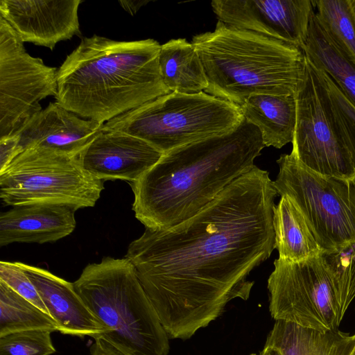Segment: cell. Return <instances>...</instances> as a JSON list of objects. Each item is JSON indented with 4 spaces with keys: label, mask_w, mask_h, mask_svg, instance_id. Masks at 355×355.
<instances>
[{
    "label": "cell",
    "mask_w": 355,
    "mask_h": 355,
    "mask_svg": "<svg viewBox=\"0 0 355 355\" xmlns=\"http://www.w3.org/2000/svg\"><path fill=\"white\" fill-rule=\"evenodd\" d=\"M254 166L193 217L166 230L145 229L126 258L171 338H190L235 298L247 300L250 272L275 248L277 195Z\"/></svg>",
    "instance_id": "6da1fadb"
},
{
    "label": "cell",
    "mask_w": 355,
    "mask_h": 355,
    "mask_svg": "<svg viewBox=\"0 0 355 355\" xmlns=\"http://www.w3.org/2000/svg\"><path fill=\"white\" fill-rule=\"evenodd\" d=\"M264 147L259 129L244 119L227 132L163 154L130 183L135 217L156 230L188 220L250 171Z\"/></svg>",
    "instance_id": "7a4b0ae2"
},
{
    "label": "cell",
    "mask_w": 355,
    "mask_h": 355,
    "mask_svg": "<svg viewBox=\"0 0 355 355\" xmlns=\"http://www.w3.org/2000/svg\"><path fill=\"white\" fill-rule=\"evenodd\" d=\"M153 39L83 37L58 70L56 102L80 117L104 124L171 92L159 70Z\"/></svg>",
    "instance_id": "3957f363"
},
{
    "label": "cell",
    "mask_w": 355,
    "mask_h": 355,
    "mask_svg": "<svg viewBox=\"0 0 355 355\" xmlns=\"http://www.w3.org/2000/svg\"><path fill=\"white\" fill-rule=\"evenodd\" d=\"M191 43L207 78L205 92L239 107L256 94L295 96L306 76L300 48L220 21Z\"/></svg>",
    "instance_id": "277c9868"
},
{
    "label": "cell",
    "mask_w": 355,
    "mask_h": 355,
    "mask_svg": "<svg viewBox=\"0 0 355 355\" xmlns=\"http://www.w3.org/2000/svg\"><path fill=\"white\" fill-rule=\"evenodd\" d=\"M104 329L100 336L124 355H167L169 337L126 257L88 264L73 283Z\"/></svg>",
    "instance_id": "5b68a950"
},
{
    "label": "cell",
    "mask_w": 355,
    "mask_h": 355,
    "mask_svg": "<svg viewBox=\"0 0 355 355\" xmlns=\"http://www.w3.org/2000/svg\"><path fill=\"white\" fill-rule=\"evenodd\" d=\"M243 119L239 106L205 92H170L108 121L101 131L129 134L164 154L227 132Z\"/></svg>",
    "instance_id": "8992f818"
},
{
    "label": "cell",
    "mask_w": 355,
    "mask_h": 355,
    "mask_svg": "<svg viewBox=\"0 0 355 355\" xmlns=\"http://www.w3.org/2000/svg\"><path fill=\"white\" fill-rule=\"evenodd\" d=\"M104 189V181L87 172L78 156L53 148L25 149L0 171V197L19 206L59 204L76 210L94 207Z\"/></svg>",
    "instance_id": "52a82bcc"
},
{
    "label": "cell",
    "mask_w": 355,
    "mask_h": 355,
    "mask_svg": "<svg viewBox=\"0 0 355 355\" xmlns=\"http://www.w3.org/2000/svg\"><path fill=\"white\" fill-rule=\"evenodd\" d=\"M273 181L279 195L287 196L302 212L322 250L355 241V178L317 173L291 153L277 160Z\"/></svg>",
    "instance_id": "ba28073f"
},
{
    "label": "cell",
    "mask_w": 355,
    "mask_h": 355,
    "mask_svg": "<svg viewBox=\"0 0 355 355\" xmlns=\"http://www.w3.org/2000/svg\"><path fill=\"white\" fill-rule=\"evenodd\" d=\"M268 279L269 311L275 320L328 331L338 329L346 311L318 256L299 262L274 261Z\"/></svg>",
    "instance_id": "9c48e42d"
},
{
    "label": "cell",
    "mask_w": 355,
    "mask_h": 355,
    "mask_svg": "<svg viewBox=\"0 0 355 355\" xmlns=\"http://www.w3.org/2000/svg\"><path fill=\"white\" fill-rule=\"evenodd\" d=\"M58 69L30 55L12 26L0 16V137L17 134L58 94Z\"/></svg>",
    "instance_id": "30bf717a"
},
{
    "label": "cell",
    "mask_w": 355,
    "mask_h": 355,
    "mask_svg": "<svg viewBox=\"0 0 355 355\" xmlns=\"http://www.w3.org/2000/svg\"><path fill=\"white\" fill-rule=\"evenodd\" d=\"M305 58L306 76L295 95L296 125L291 153L317 173L354 179L350 155L324 105L312 66Z\"/></svg>",
    "instance_id": "8fae6325"
},
{
    "label": "cell",
    "mask_w": 355,
    "mask_h": 355,
    "mask_svg": "<svg viewBox=\"0 0 355 355\" xmlns=\"http://www.w3.org/2000/svg\"><path fill=\"white\" fill-rule=\"evenodd\" d=\"M218 21L302 49L315 13L313 0H214Z\"/></svg>",
    "instance_id": "7c38bea8"
},
{
    "label": "cell",
    "mask_w": 355,
    "mask_h": 355,
    "mask_svg": "<svg viewBox=\"0 0 355 355\" xmlns=\"http://www.w3.org/2000/svg\"><path fill=\"white\" fill-rule=\"evenodd\" d=\"M81 0H1L0 16L21 41L53 50L61 41L80 35L78 8Z\"/></svg>",
    "instance_id": "4fadbf2b"
},
{
    "label": "cell",
    "mask_w": 355,
    "mask_h": 355,
    "mask_svg": "<svg viewBox=\"0 0 355 355\" xmlns=\"http://www.w3.org/2000/svg\"><path fill=\"white\" fill-rule=\"evenodd\" d=\"M163 153L148 142L119 131H101L78 155L83 168L101 180H139Z\"/></svg>",
    "instance_id": "5bb4252c"
},
{
    "label": "cell",
    "mask_w": 355,
    "mask_h": 355,
    "mask_svg": "<svg viewBox=\"0 0 355 355\" xmlns=\"http://www.w3.org/2000/svg\"><path fill=\"white\" fill-rule=\"evenodd\" d=\"M103 125L80 117L55 101L34 115L17 134L23 151L42 146L78 156Z\"/></svg>",
    "instance_id": "9a60e30c"
},
{
    "label": "cell",
    "mask_w": 355,
    "mask_h": 355,
    "mask_svg": "<svg viewBox=\"0 0 355 355\" xmlns=\"http://www.w3.org/2000/svg\"><path fill=\"white\" fill-rule=\"evenodd\" d=\"M35 285L50 315L63 334L98 337L104 329L76 291L73 284L51 272L17 262Z\"/></svg>",
    "instance_id": "2e32d148"
},
{
    "label": "cell",
    "mask_w": 355,
    "mask_h": 355,
    "mask_svg": "<svg viewBox=\"0 0 355 355\" xmlns=\"http://www.w3.org/2000/svg\"><path fill=\"white\" fill-rule=\"evenodd\" d=\"M76 211L70 206L59 204L15 206L0 215V246L57 241L74 230Z\"/></svg>",
    "instance_id": "e0dca14e"
},
{
    "label": "cell",
    "mask_w": 355,
    "mask_h": 355,
    "mask_svg": "<svg viewBox=\"0 0 355 355\" xmlns=\"http://www.w3.org/2000/svg\"><path fill=\"white\" fill-rule=\"evenodd\" d=\"M265 345L274 347L280 355H353L355 334L338 329L320 331L277 320Z\"/></svg>",
    "instance_id": "ac0fdd59"
},
{
    "label": "cell",
    "mask_w": 355,
    "mask_h": 355,
    "mask_svg": "<svg viewBox=\"0 0 355 355\" xmlns=\"http://www.w3.org/2000/svg\"><path fill=\"white\" fill-rule=\"evenodd\" d=\"M240 109L244 119L259 129L265 146L281 148L292 142L296 125L295 96L256 94Z\"/></svg>",
    "instance_id": "d6986e66"
},
{
    "label": "cell",
    "mask_w": 355,
    "mask_h": 355,
    "mask_svg": "<svg viewBox=\"0 0 355 355\" xmlns=\"http://www.w3.org/2000/svg\"><path fill=\"white\" fill-rule=\"evenodd\" d=\"M159 66L171 92L198 94L208 87L201 59L193 44L186 39H172L162 44Z\"/></svg>",
    "instance_id": "ffe728a7"
},
{
    "label": "cell",
    "mask_w": 355,
    "mask_h": 355,
    "mask_svg": "<svg viewBox=\"0 0 355 355\" xmlns=\"http://www.w3.org/2000/svg\"><path fill=\"white\" fill-rule=\"evenodd\" d=\"M273 227L279 259L299 262L322 251L302 212L287 196H282L274 207Z\"/></svg>",
    "instance_id": "44dd1931"
},
{
    "label": "cell",
    "mask_w": 355,
    "mask_h": 355,
    "mask_svg": "<svg viewBox=\"0 0 355 355\" xmlns=\"http://www.w3.org/2000/svg\"><path fill=\"white\" fill-rule=\"evenodd\" d=\"M302 50L315 66L329 75L355 106V65L346 58L323 31L315 13Z\"/></svg>",
    "instance_id": "7402d4cb"
},
{
    "label": "cell",
    "mask_w": 355,
    "mask_h": 355,
    "mask_svg": "<svg viewBox=\"0 0 355 355\" xmlns=\"http://www.w3.org/2000/svg\"><path fill=\"white\" fill-rule=\"evenodd\" d=\"M30 330L58 331L53 318L0 281V337Z\"/></svg>",
    "instance_id": "603a6c76"
},
{
    "label": "cell",
    "mask_w": 355,
    "mask_h": 355,
    "mask_svg": "<svg viewBox=\"0 0 355 355\" xmlns=\"http://www.w3.org/2000/svg\"><path fill=\"white\" fill-rule=\"evenodd\" d=\"M313 3L323 31L355 65V17L348 0H313Z\"/></svg>",
    "instance_id": "cb8c5ba5"
},
{
    "label": "cell",
    "mask_w": 355,
    "mask_h": 355,
    "mask_svg": "<svg viewBox=\"0 0 355 355\" xmlns=\"http://www.w3.org/2000/svg\"><path fill=\"white\" fill-rule=\"evenodd\" d=\"M324 105L347 147L355 168V106L334 80L312 63Z\"/></svg>",
    "instance_id": "d4e9b609"
},
{
    "label": "cell",
    "mask_w": 355,
    "mask_h": 355,
    "mask_svg": "<svg viewBox=\"0 0 355 355\" xmlns=\"http://www.w3.org/2000/svg\"><path fill=\"white\" fill-rule=\"evenodd\" d=\"M320 257L347 311L355 297V241L322 250Z\"/></svg>",
    "instance_id": "484cf974"
},
{
    "label": "cell",
    "mask_w": 355,
    "mask_h": 355,
    "mask_svg": "<svg viewBox=\"0 0 355 355\" xmlns=\"http://www.w3.org/2000/svg\"><path fill=\"white\" fill-rule=\"evenodd\" d=\"M48 330H30L0 337V355H51L56 352Z\"/></svg>",
    "instance_id": "4316f807"
},
{
    "label": "cell",
    "mask_w": 355,
    "mask_h": 355,
    "mask_svg": "<svg viewBox=\"0 0 355 355\" xmlns=\"http://www.w3.org/2000/svg\"><path fill=\"white\" fill-rule=\"evenodd\" d=\"M0 281L50 315L35 285L17 262H0Z\"/></svg>",
    "instance_id": "83f0119b"
},
{
    "label": "cell",
    "mask_w": 355,
    "mask_h": 355,
    "mask_svg": "<svg viewBox=\"0 0 355 355\" xmlns=\"http://www.w3.org/2000/svg\"><path fill=\"white\" fill-rule=\"evenodd\" d=\"M17 134L0 137V171H3L23 150Z\"/></svg>",
    "instance_id": "f1b7e54d"
},
{
    "label": "cell",
    "mask_w": 355,
    "mask_h": 355,
    "mask_svg": "<svg viewBox=\"0 0 355 355\" xmlns=\"http://www.w3.org/2000/svg\"><path fill=\"white\" fill-rule=\"evenodd\" d=\"M90 347L91 355H124L121 352L100 336L94 338Z\"/></svg>",
    "instance_id": "f546056e"
},
{
    "label": "cell",
    "mask_w": 355,
    "mask_h": 355,
    "mask_svg": "<svg viewBox=\"0 0 355 355\" xmlns=\"http://www.w3.org/2000/svg\"><path fill=\"white\" fill-rule=\"evenodd\" d=\"M149 1L137 0V1H119L120 6L129 14L134 15L144 5L147 4Z\"/></svg>",
    "instance_id": "4dcf8cb0"
},
{
    "label": "cell",
    "mask_w": 355,
    "mask_h": 355,
    "mask_svg": "<svg viewBox=\"0 0 355 355\" xmlns=\"http://www.w3.org/2000/svg\"><path fill=\"white\" fill-rule=\"evenodd\" d=\"M259 355H280V354L274 347L265 345Z\"/></svg>",
    "instance_id": "1f68e13d"
},
{
    "label": "cell",
    "mask_w": 355,
    "mask_h": 355,
    "mask_svg": "<svg viewBox=\"0 0 355 355\" xmlns=\"http://www.w3.org/2000/svg\"><path fill=\"white\" fill-rule=\"evenodd\" d=\"M348 2L355 17V0H348Z\"/></svg>",
    "instance_id": "d6a6232c"
},
{
    "label": "cell",
    "mask_w": 355,
    "mask_h": 355,
    "mask_svg": "<svg viewBox=\"0 0 355 355\" xmlns=\"http://www.w3.org/2000/svg\"><path fill=\"white\" fill-rule=\"evenodd\" d=\"M353 355H355V346H354V351H353Z\"/></svg>",
    "instance_id": "836d02e7"
}]
</instances>
